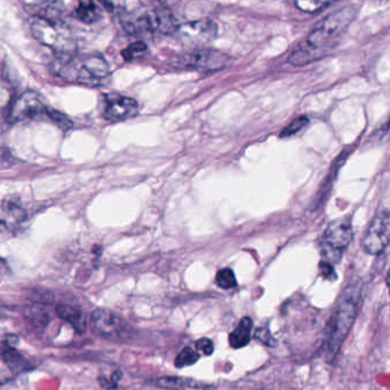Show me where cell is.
I'll use <instances>...</instances> for the list:
<instances>
[{
  "instance_id": "obj_6",
  "label": "cell",
  "mask_w": 390,
  "mask_h": 390,
  "mask_svg": "<svg viewBox=\"0 0 390 390\" xmlns=\"http://www.w3.org/2000/svg\"><path fill=\"white\" fill-rule=\"evenodd\" d=\"M177 33H179L180 39L183 43L202 46L212 43L217 38V26L211 19H200L180 24Z\"/></svg>"
},
{
  "instance_id": "obj_18",
  "label": "cell",
  "mask_w": 390,
  "mask_h": 390,
  "mask_svg": "<svg viewBox=\"0 0 390 390\" xmlns=\"http://www.w3.org/2000/svg\"><path fill=\"white\" fill-rule=\"evenodd\" d=\"M200 357V353H197L194 348L189 347L188 346V347L183 348V349L180 352L179 355L175 357L174 365H175L177 369L191 367V365H194L195 363L198 362Z\"/></svg>"
},
{
  "instance_id": "obj_14",
  "label": "cell",
  "mask_w": 390,
  "mask_h": 390,
  "mask_svg": "<svg viewBox=\"0 0 390 390\" xmlns=\"http://www.w3.org/2000/svg\"><path fill=\"white\" fill-rule=\"evenodd\" d=\"M56 315L69 323L78 333H84L86 330V319L78 307L68 304H58L56 306Z\"/></svg>"
},
{
  "instance_id": "obj_25",
  "label": "cell",
  "mask_w": 390,
  "mask_h": 390,
  "mask_svg": "<svg viewBox=\"0 0 390 390\" xmlns=\"http://www.w3.org/2000/svg\"><path fill=\"white\" fill-rule=\"evenodd\" d=\"M196 348L200 352L204 353V355L211 356L214 353V344L212 342L211 339L208 338H202L198 339L196 342Z\"/></svg>"
},
{
  "instance_id": "obj_22",
  "label": "cell",
  "mask_w": 390,
  "mask_h": 390,
  "mask_svg": "<svg viewBox=\"0 0 390 390\" xmlns=\"http://www.w3.org/2000/svg\"><path fill=\"white\" fill-rule=\"evenodd\" d=\"M308 118L307 117H300L293 120L289 126L285 127L281 132V137H289V136L294 135L297 132L304 130V127L308 125Z\"/></svg>"
},
{
  "instance_id": "obj_21",
  "label": "cell",
  "mask_w": 390,
  "mask_h": 390,
  "mask_svg": "<svg viewBox=\"0 0 390 390\" xmlns=\"http://www.w3.org/2000/svg\"><path fill=\"white\" fill-rule=\"evenodd\" d=\"M148 51L147 45L145 43H134L128 46V48L123 51V56H124L126 60H133L135 58H140L142 55L145 54Z\"/></svg>"
},
{
  "instance_id": "obj_19",
  "label": "cell",
  "mask_w": 390,
  "mask_h": 390,
  "mask_svg": "<svg viewBox=\"0 0 390 390\" xmlns=\"http://www.w3.org/2000/svg\"><path fill=\"white\" fill-rule=\"evenodd\" d=\"M215 282H217V287L223 290H230L237 287V280H236L235 273L230 268H223V270H219L215 276Z\"/></svg>"
},
{
  "instance_id": "obj_23",
  "label": "cell",
  "mask_w": 390,
  "mask_h": 390,
  "mask_svg": "<svg viewBox=\"0 0 390 390\" xmlns=\"http://www.w3.org/2000/svg\"><path fill=\"white\" fill-rule=\"evenodd\" d=\"M255 338L257 339L259 342H262V344H266V346H268V347H276V344H277L276 339L272 337L268 327H260L259 329H257L255 333Z\"/></svg>"
},
{
  "instance_id": "obj_15",
  "label": "cell",
  "mask_w": 390,
  "mask_h": 390,
  "mask_svg": "<svg viewBox=\"0 0 390 390\" xmlns=\"http://www.w3.org/2000/svg\"><path fill=\"white\" fill-rule=\"evenodd\" d=\"M252 327H253V321L250 317H243L240 320L237 327H235L230 334H229V344L234 349H240L250 344L251 342Z\"/></svg>"
},
{
  "instance_id": "obj_7",
  "label": "cell",
  "mask_w": 390,
  "mask_h": 390,
  "mask_svg": "<svg viewBox=\"0 0 390 390\" xmlns=\"http://www.w3.org/2000/svg\"><path fill=\"white\" fill-rule=\"evenodd\" d=\"M48 107L37 93L26 92L16 100L11 111V120L14 122L36 120L47 117Z\"/></svg>"
},
{
  "instance_id": "obj_13",
  "label": "cell",
  "mask_w": 390,
  "mask_h": 390,
  "mask_svg": "<svg viewBox=\"0 0 390 390\" xmlns=\"http://www.w3.org/2000/svg\"><path fill=\"white\" fill-rule=\"evenodd\" d=\"M0 359L5 363L9 372L18 374L30 369L29 359H26L16 348L6 344L0 352Z\"/></svg>"
},
{
  "instance_id": "obj_2",
  "label": "cell",
  "mask_w": 390,
  "mask_h": 390,
  "mask_svg": "<svg viewBox=\"0 0 390 390\" xmlns=\"http://www.w3.org/2000/svg\"><path fill=\"white\" fill-rule=\"evenodd\" d=\"M361 295V285L350 284L339 299L336 310L327 325V339L324 344L325 355L329 361L336 359L339 350L353 327L359 312Z\"/></svg>"
},
{
  "instance_id": "obj_12",
  "label": "cell",
  "mask_w": 390,
  "mask_h": 390,
  "mask_svg": "<svg viewBox=\"0 0 390 390\" xmlns=\"http://www.w3.org/2000/svg\"><path fill=\"white\" fill-rule=\"evenodd\" d=\"M148 15L153 26V33L158 32L162 35L170 36L177 33L179 30V21L170 9L159 7L148 12Z\"/></svg>"
},
{
  "instance_id": "obj_8",
  "label": "cell",
  "mask_w": 390,
  "mask_h": 390,
  "mask_svg": "<svg viewBox=\"0 0 390 390\" xmlns=\"http://www.w3.org/2000/svg\"><path fill=\"white\" fill-rule=\"evenodd\" d=\"M139 112V103L123 95L109 94L103 98V118L111 122L126 120Z\"/></svg>"
},
{
  "instance_id": "obj_16",
  "label": "cell",
  "mask_w": 390,
  "mask_h": 390,
  "mask_svg": "<svg viewBox=\"0 0 390 390\" xmlns=\"http://www.w3.org/2000/svg\"><path fill=\"white\" fill-rule=\"evenodd\" d=\"M75 15L81 22L86 24L96 23L101 18L100 11L93 0H78Z\"/></svg>"
},
{
  "instance_id": "obj_27",
  "label": "cell",
  "mask_w": 390,
  "mask_h": 390,
  "mask_svg": "<svg viewBox=\"0 0 390 390\" xmlns=\"http://www.w3.org/2000/svg\"><path fill=\"white\" fill-rule=\"evenodd\" d=\"M374 1H376L378 4H381V5H384V4H387L388 0H374Z\"/></svg>"
},
{
  "instance_id": "obj_24",
  "label": "cell",
  "mask_w": 390,
  "mask_h": 390,
  "mask_svg": "<svg viewBox=\"0 0 390 390\" xmlns=\"http://www.w3.org/2000/svg\"><path fill=\"white\" fill-rule=\"evenodd\" d=\"M47 117H48L51 120L54 121L55 124L58 125V127H61L62 130H67L73 126V122H71L66 115L58 112V111H54V110L48 109Z\"/></svg>"
},
{
  "instance_id": "obj_26",
  "label": "cell",
  "mask_w": 390,
  "mask_h": 390,
  "mask_svg": "<svg viewBox=\"0 0 390 390\" xmlns=\"http://www.w3.org/2000/svg\"><path fill=\"white\" fill-rule=\"evenodd\" d=\"M321 270L322 272L324 273V276H325V278H329V280H334V278H337L336 273L333 270L331 265L322 264Z\"/></svg>"
},
{
  "instance_id": "obj_10",
  "label": "cell",
  "mask_w": 390,
  "mask_h": 390,
  "mask_svg": "<svg viewBox=\"0 0 390 390\" xmlns=\"http://www.w3.org/2000/svg\"><path fill=\"white\" fill-rule=\"evenodd\" d=\"M354 231L348 218H339L329 223L324 232V241L327 247L336 251H342L349 246L353 240Z\"/></svg>"
},
{
  "instance_id": "obj_9",
  "label": "cell",
  "mask_w": 390,
  "mask_h": 390,
  "mask_svg": "<svg viewBox=\"0 0 390 390\" xmlns=\"http://www.w3.org/2000/svg\"><path fill=\"white\" fill-rule=\"evenodd\" d=\"M92 325L94 331L103 338H119L125 331L122 317L106 308H98L93 312Z\"/></svg>"
},
{
  "instance_id": "obj_20",
  "label": "cell",
  "mask_w": 390,
  "mask_h": 390,
  "mask_svg": "<svg viewBox=\"0 0 390 390\" xmlns=\"http://www.w3.org/2000/svg\"><path fill=\"white\" fill-rule=\"evenodd\" d=\"M122 378L120 371H111V372L101 373L98 376V384L102 388L107 390L116 389L119 380Z\"/></svg>"
},
{
  "instance_id": "obj_5",
  "label": "cell",
  "mask_w": 390,
  "mask_h": 390,
  "mask_svg": "<svg viewBox=\"0 0 390 390\" xmlns=\"http://www.w3.org/2000/svg\"><path fill=\"white\" fill-rule=\"evenodd\" d=\"M390 217L388 209L376 214L361 240V246L370 255H380L389 243Z\"/></svg>"
},
{
  "instance_id": "obj_3",
  "label": "cell",
  "mask_w": 390,
  "mask_h": 390,
  "mask_svg": "<svg viewBox=\"0 0 390 390\" xmlns=\"http://www.w3.org/2000/svg\"><path fill=\"white\" fill-rule=\"evenodd\" d=\"M30 29L39 43L58 54V58H71L75 52L73 35L58 20L35 16L30 21Z\"/></svg>"
},
{
  "instance_id": "obj_11",
  "label": "cell",
  "mask_w": 390,
  "mask_h": 390,
  "mask_svg": "<svg viewBox=\"0 0 390 390\" xmlns=\"http://www.w3.org/2000/svg\"><path fill=\"white\" fill-rule=\"evenodd\" d=\"M153 384L165 390H214L217 388L215 384L185 376H159L153 380Z\"/></svg>"
},
{
  "instance_id": "obj_1",
  "label": "cell",
  "mask_w": 390,
  "mask_h": 390,
  "mask_svg": "<svg viewBox=\"0 0 390 390\" xmlns=\"http://www.w3.org/2000/svg\"><path fill=\"white\" fill-rule=\"evenodd\" d=\"M356 14V6L348 5L327 15L295 46L289 54V63L304 66L329 54L338 45L348 26L353 23Z\"/></svg>"
},
{
  "instance_id": "obj_17",
  "label": "cell",
  "mask_w": 390,
  "mask_h": 390,
  "mask_svg": "<svg viewBox=\"0 0 390 390\" xmlns=\"http://www.w3.org/2000/svg\"><path fill=\"white\" fill-rule=\"evenodd\" d=\"M334 0H294L295 6L304 13L321 12L324 9L329 7Z\"/></svg>"
},
{
  "instance_id": "obj_4",
  "label": "cell",
  "mask_w": 390,
  "mask_h": 390,
  "mask_svg": "<svg viewBox=\"0 0 390 390\" xmlns=\"http://www.w3.org/2000/svg\"><path fill=\"white\" fill-rule=\"evenodd\" d=\"M230 60L232 58L226 53L217 49L200 48L179 55L173 64L179 69L211 72L225 69Z\"/></svg>"
}]
</instances>
